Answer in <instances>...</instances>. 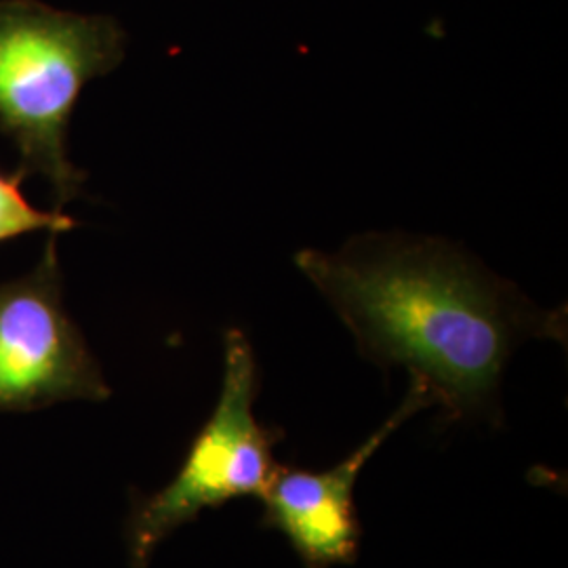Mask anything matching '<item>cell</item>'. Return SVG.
Instances as JSON below:
<instances>
[{
    "label": "cell",
    "instance_id": "obj_1",
    "mask_svg": "<svg viewBox=\"0 0 568 568\" xmlns=\"http://www.w3.org/2000/svg\"><path fill=\"white\" fill-rule=\"evenodd\" d=\"M295 264L373 365L403 366L450 419H497L509 356L532 337H567L544 310L466 248L445 239L368 232Z\"/></svg>",
    "mask_w": 568,
    "mask_h": 568
},
{
    "label": "cell",
    "instance_id": "obj_2",
    "mask_svg": "<svg viewBox=\"0 0 568 568\" xmlns=\"http://www.w3.org/2000/svg\"><path fill=\"white\" fill-rule=\"evenodd\" d=\"M124 47V30L108 16L0 2V133L16 143L21 175L44 178L60 211L87 180L65 150L70 116L87 82L112 72Z\"/></svg>",
    "mask_w": 568,
    "mask_h": 568
},
{
    "label": "cell",
    "instance_id": "obj_3",
    "mask_svg": "<svg viewBox=\"0 0 568 568\" xmlns=\"http://www.w3.org/2000/svg\"><path fill=\"white\" fill-rule=\"evenodd\" d=\"M260 371L243 331L225 335L224 386L211 419L199 432L178 476L156 495L140 501L126 527L133 568H143L164 539L199 518L244 495H264L276 469L278 429L257 422L253 405Z\"/></svg>",
    "mask_w": 568,
    "mask_h": 568
},
{
    "label": "cell",
    "instance_id": "obj_4",
    "mask_svg": "<svg viewBox=\"0 0 568 568\" xmlns=\"http://www.w3.org/2000/svg\"><path fill=\"white\" fill-rule=\"evenodd\" d=\"M58 234L41 262L0 284V413L110 396L102 368L61 304Z\"/></svg>",
    "mask_w": 568,
    "mask_h": 568
},
{
    "label": "cell",
    "instance_id": "obj_5",
    "mask_svg": "<svg viewBox=\"0 0 568 568\" xmlns=\"http://www.w3.org/2000/svg\"><path fill=\"white\" fill-rule=\"evenodd\" d=\"M427 406L432 398L426 387L410 379L405 400L342 464L321 474L276 466L262 495V525L284 535L307 568L352 565L363 535L354 508V485L387 438Z\"/></svg>",
    "mask_w": 568,
    "mask_h": 568
},
{
    "label": "cell",
    "instance_id": "obj_6",
    "mask_svg": "<svg viewBox=\"0 0 568 568\" xmlns=\"http://www.w3.org/2000/svg\"><path fill=\"white\" fill-rule=\"evenodd\" d=\"M23 180L26 178L20 171H0V244L20 239L30 232L44 230L49 234H60L77 227V222L60 209L42 211L30 203L21 192Z\"/></svg>",
    "mask_w": 568,
    "mask_h": 568
}]
</instances>
